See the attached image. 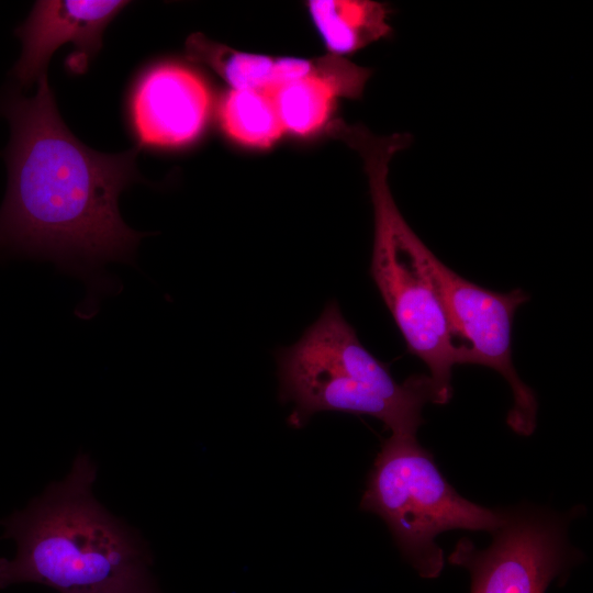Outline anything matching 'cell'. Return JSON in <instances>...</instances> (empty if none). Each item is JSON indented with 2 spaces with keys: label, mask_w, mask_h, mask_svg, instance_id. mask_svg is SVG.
I'll use <instances>...</instances> for the list:
<instances>
[{
  "label": "cell",
  "mask_w": 593,
  "mask_h": 593,
  "mask_svg": "<svg viewBox=\"0 0 593 593\" xmlns=\"http://www.w3.org/2000/svg\"><path fill=\"white\" fill-rule=\"evenodd\" d=\"M126 4L121 0L35 2L27 19L15 30L22 53L12 69L13 77L22 87L32 86L46 76L51 56L66 43L78 49L72 66L85 67L101 47L105 26Z\"/></svg>",
  "instance_id": "8"
},
{
  "label": "cell",
  "mask_w": 593,
  "mask_h": 593,
  "mask_svg": "<svg viewBox=\"0 0 593 593\" xmlns=\"http://www.w3.org/2000/svg\"><path fill=\"white\" fill-rule=\"evenodd\" d=\"M360 507L388 525L405 560L424 579L440 575L445 560L436 537L451 529L493 533L504 508L462 497L443 477L416 436L391 435L378 452Z\"/></svg>",
  "instance_id": "5"
},
{
  "label": "cell",
  "mask_w": 593,
  "mask_h": 593,
  "mask_svg": "<svg viewBox=\"0 0 593 593\" xmlns=\"http://www.w3.org/2000/svg\"><path fill=\"white\" fill-rule=\"evenodd\" d=\"M336 138L359 153L368 177L374 225L370 276L409 351L427 366L436 404H446L452 395V368L462 365V348L428 275V247L404 220L388 181L390 161L409 136H376L362 126L343 124Z\"/></svg>",
  "instance_id": "3"
},
{
  "label": "cell",
  "mask_w": 593,
  "mask_h": 593,
  "mask_svg": "<svg viewBox=\"0 0 593 593\" xmlns=\"http://www.w3.org/2000/svg\"><path fill=\"white\" fill-rule=\"evenodd\" d=\"M370 76L369 68L329 54L318 57L313 72L266 90L283 131L305 136L328 122L338 99L360 98Z\"/></svg>",
  "instance_id": "10"
},
{
  "label": "cell",
  "mask_w": 593,
  "mask_h": 593,
  "mask_svg": "<svg viewBox=\"0 0 593 593\" xmlns=\"http://www.w3.org/2000/svg\"><path fill=\"white\" fill-rule=\"evenodd\" d=\"M86 593H160L149 572Z\"/></svg>",
  "instance_id": "14"
},
{
  "label": "cell",
  "mask_w": 593,
  "mask_h": 593,
  "mask_svg": "<svg viewBox=\"0 0 593 593\" xmlns=\"http://www.w3.org/2000/svg\"><path fill=\"white\" fill-rule=\"evenodd\" d=\"M186 53L190 60L212 69L232 89H268L306 76L317 66V57L305 59L243 53L200 33L188 37Z\"/></svg>",
  "instance_id": "11"
},
{
  "label": "cell",
  "mask_w": 593,
  "mask_h": 593,
  "mask_svg": "<svg viewBox=\"0 0 593 593\" xmlns=\"http://www.w3.org/2000/svg\"><path fill=\"white\" fill-rule=\"evenodd\" d=\"M211 92L193 70L163 64L149 69L132 97V120L138 141L155 147H176L195 139L211 110Z\"/></svg>",
  "instance_id": "9"
},
{
  "label": "cell",
  "mask_w": 593,
  "mask_h": 593,
  "mask_svg": "<svg viewBox=\"0 0 593 593\" xmlns=\"http://www.w3.org/2000/svg\"><path fill=\"white\" fill-rule=\"evenodd\" d=\"M311 18L332 55L355 53L391 33L389 10L371 0H312Z\"/></svg>",
  "instance_id": "12"
},
{
  "label": "cell",
  "mask_w": 593,
  "mask_h": 593,
  "mask_svg": "<svg viewBox=\"0 0 593 593\" xmlns=\"http://www.w3.org/2000/svg\"><path fill=\"white\" fill-rule=\"evenodd\" d=\"M428 275L445 310L451 334L463 349V363L481 365L497 371L510 384L514 404L507 425L529 436L537 423V399L512 361V325L516 310L529 300L522 289L499 293L459 276L428 248Z\"/></svg>",
  "instance_id": "7"
},
{
  "label": "cell",
  "mask_w": 593,
  "mask_h": 593,
  "mask_svg": "<svg viewBox=\"0 0 593 593\" xmlns=\"http://www.w3.org/2000/svg\"><path fill=\"white\" fill-rule=\"evenodd\" d=\"M276 360L280 398L294 404L293 426L318 412H344L373 416L391 435L416 436L424 405L436 404L429 376L396 382L360 343L335 300L296 343L277 350Z\"/></svg>",
  "instance_id": "4"
},
{
  "label": "cell",
  "mask_w": 593,
  "mask_h": 593,
  "mask_svg": "<svg viewBox=\"0 0 593 593\" xmlns=\"http://www.w3.org/2000/svg\"><path fill=\"white\" fill-rule=\"evenodd\" d=\"M96 477L79 454L65 479L1 522L18 549L0 558V589L31 582L86 593L149 572L145 545L94 497Z\"/></svg>",
  "instance_id": "2"
},
{
  "label": "cell",
  "mask_w": 593,
  "mask_h": 593,
  "mask_svg": "<svg viewBox=\"0 0 593 593\" xmlns=\"http://www.w3.org/2000/svg\"><path fill=\"white\" fill-rule=\"evenodd\" d=\"M219 118L225 133L245 146L269 147L284 132L266 89H232L220 103Z\"/></svg>",
  "instance_id": "13"
},
{
  "label": "cell",
  "mask_w": 593,
  "mask_h": 593,
  "mask_svg": "<svg viewBox=\"0 0 593 593\" xmlns=\"http://www.w3.org/2000/svg\"><path fill=\"white\" fill-rule=\"evenodd\" d=\"M37 83L32 97L9 91L0 100L11 131L0 247L81 278L92 309L108 290L104 266L134 264L144 237L119 210L121 192L138 177L137 150L109 155L79 142L59 116L47 76Z\"/></svg>",
  "instance_id": "1"
},
{
  "label": "cell",
  "mask_w": 593,
  "mask_h": 593,
  "mask_svg": "<svg viewBox=\"0 0 593 593\" xmlns=\"http://www.w3.org/2000/svg\"><path fill=\"white\" fill-rule=\"evenodd\" d=\"M574 510L559 514L530 504L505 508L489 547L479 549L461 538L448 562L469 571L470 593H545L580 560L568 539Z\"/></svg>",
  "instance_id": "6"
}]
</instances>
